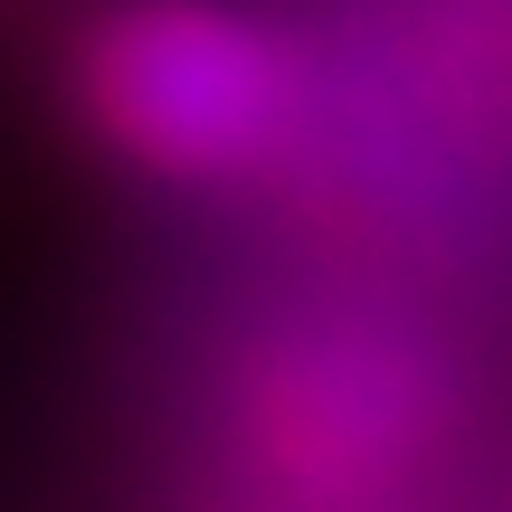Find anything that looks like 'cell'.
<instances>
[{
    "label": "cell",
    "instance_id": "1",
    "mask_svg": "<svg viewBox=\"0 0 512 512\" xmlns=\"http://www.w3.org/2000/svg\"><path fill=\"white\" fill-rule=\"evenodd\" d=\"M228 484L266 503H389L456 446V370L380 304H294L219 370Z\"/></svg>",
    "mask_w": 512,
    "mask_h": 512
},
{
    "label": "cell",
    "instance_id": "2",
    "mask_svg": "<svg viewBox=\"0 0 512 512\" xmlns=\"http://www.w3.org/2000/svg\"><path fill=\"white\" fill-rule=\"evenodd\" d=\"M76 95L105 152L152 181H256L304 143L313 76L285 29L238 0H124L95 19Z\"/></svg>",
    "mask_w": 512,
    "mask_h": 512
}]
</instances>
